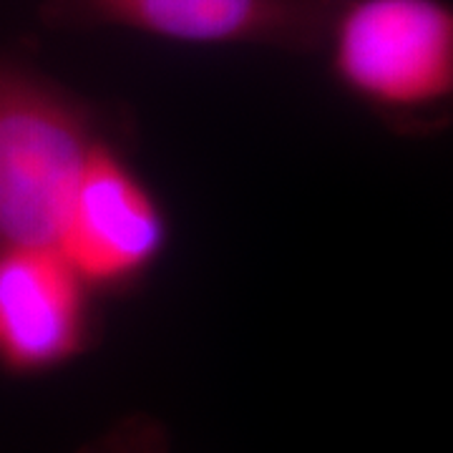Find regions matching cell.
I'll use <instances>...</instances> for the list:
<instances>
[{"label": "cell", "instance_id": "1", "mask_svg": "<svg viewBox=\"0 0 453 453\" xmlns=\"http://www.w3.org/2000/svg\"><path fill=\"white\" fill-rule=\"evenodd\" d=\"M134 142L127 106L88 96L0 43V247H53L91 159Z\"/></svg>", "mask_w": 453, "mask_h": 453}, {"label": "cell", "instance_id": "2", "mask_svg": "<svg viewBox=\"0 0 453 453\" xmlns=\"http://www.w3.org/2000/svg\"><path fill=\"white\" fill-rule=\"evenodd\" d=\"M320 53L340 88L398 136L451 124L449 0H338Z\"/></svg>", "mask_w": 453, "mask_h": 453}, {"label": "cell", "instance_id": "3", "mask_svg": "<svg viewBox=\"0 0 453 453\" xmlns=\"http://www.w3.org/2000/svg\"><path fill=\"white\" fill-rule=\"evenodd\" d=\"M338 0H38L53 31H131L181 46L323 50Z\"/></svg>", "mask_w": 453, "mask_h": 453}, {"label": "cell", "instance_id": "4", "mask_svg": "<svg viewBox=\"0 0 453 453\" xmlns=\"http://www.w3.org/2000/svg\"><path fill=\"white\" fill-rule=\"evenodd\" d=\"M131 149L109 144L91 159L53 244L98 297L136 290L172 240L162 196L136 169Z\"/></svg>", "mask_w": 453, "mask_h": 453}, {"label": "cell", "instance_id": "5", "mask_svg": "<svg viewBox=\"0 0 453 453\" xmlns=\"http://www.w3.org/2000/svg\"><path fill=\"white\" fill-rule=\"evenodd\" d=\"M101 297L56 247H0V372L41 378L96 348Z\"/></svg>", "mask_w": 453, "mask_h": 453}, {"label": "cell", "instance_id": "6", "mask_svg": "<svg viewBox=\"0 0 453 453\" xmlns=\"http://www.w3.org/2000/svg\"><path fill=\"white\" fill-rule=\"evenodd\" d=\"M76 453H172L169 428L149 413H127Z\"/></svg>", "mask_w": 453, "mask_h": 453}]
</instances>
